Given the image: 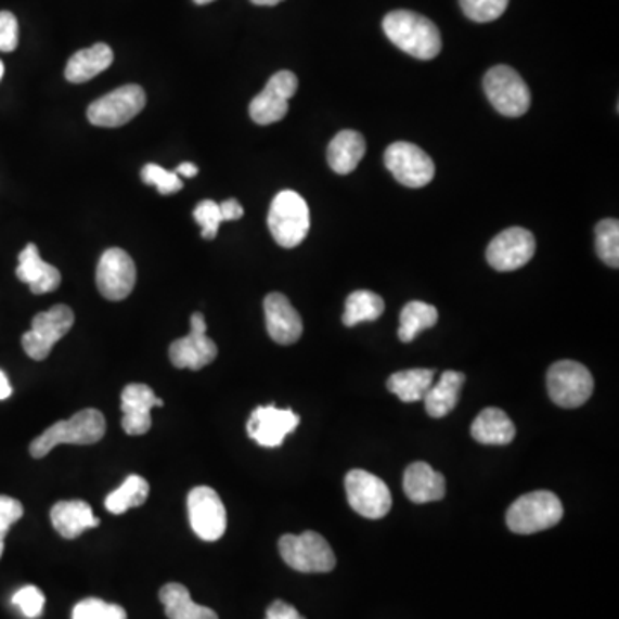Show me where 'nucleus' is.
Segmentation results:
<instances>
[{"mask_svg":"<svg viewBox=\"0 0 619 619\" xmlns=\"http://www.w3.org/2000/svg\"><path fill=\"white\" fill-rule=\"evenodd\" d=\"M176 175H183L184 178H193V176L198 175V167L192 163L179 164L178 169H176Z\"/></svg>","mask_w":619,"mask_h":619,"instance_id":"nucleus-42","label":"nucleus"},{"mask_svg":"<svg viewBox=\"0 0 619 619\" xmlns=\"http://www.w3.org/2000/svg\"><path fill=\"white\" fill-rule=\"evenodd\" d=\"M73 619H128L125 609L100 598H85L73 609Z\"/></svg>","mask_w":619,"mask_h":619,"instance_id":"nucleus-35","label":"nucleus"},{"mask_svg":"<svg viewBox=\"0 0 619 619\" xmlns=\"http://www.w3.org/2000/svg\"><path fill=\"white\" fill-rule=\"evenodd\" d=\"M137 284L133 258L121 248H108L96 266V287L111 301L128 298Z\"/></svg>","mask_w":619,"mask_h":619,"instance_id":"nucleus-13","label":"nucleus"},{"mask_svg":"<svg viewBox=\"0 0 619 619\" xmlns=\"http://www.w3.org/2000/svg\"><path fill=\"white\" fill-rule=\"evenodd\" d=\"M75 324V313L67 305H55L47 312L37 313L31 328L23 336V349L29 358L42 362L59 339H63Z\"/></svg>","mask_w":619,"mask_h":619,"instance_id":"nucleus-9","label":"nucleus"},{"mask_svg":"<svg viewBox=\"0 0 619 619\" xmlns=\"http://www.w3.org/2000/svg\"><path fill=\"white\" fill-rule=\"evenodd\" d=\"M299 416L293 410H279L274 404L255 408L246 424V433L263 448L283 446L287 434L295 433Z\"/></svg>","mask_w":619,"mask_h":619,"instance_id":"nucleus-17","label":"nucleus"},{"mask_svg":"<svg viewBox=\"0 0 619 619\" xmlns=\"http://www.w3.org/2000/svg\"><path fill=\"white\" fill-rule=\"evenodd\" d=\"M20 43V26L16 16L9 11H0V52H13Z\"/></svg>","mask_w":619,"mask_h":619,"instance_id":"nucleus-38","label":"nucleus"},{"mask_svg":"<svg viewBox=\"0 0 619 619\" xmlns=\"http://www.w3.org/2000/svg\"><path fill=\"white\" fill-rule=\"evenodd\" d=\"M266 619H305L304 616L296 611V607L284 601H274L271 606L267 607Z\"/></svg>","mask_w":619,"mask_h":619,"instance_id":"nucleus-40","label":"nucleus"},{"mask_svg":"<svg viewBox=\"0 0 619 619\" xmlns=\"http://www.w3.org/2000/svg\"><path fill=\"white\" fill-rule=\"evenodd\" d=\"M365 152V138L353 129H345L333 138V142L328 143V166L337 175H351L357 169L358 164L362 163Z\"/></svg>","mask_w":619,"mask_h":619,"instance_id":"nucleus-23","label":"nucleus"},{"mask_svg":"<svg viewBox=\"0 0 619 619\" xmlns=\"http://www.w3.org/2000/svg\"><path fill=\"white\" fill-rule=\"evenodd\" d=\"M595 249L606 266L619 267V222L604 219L595 225Z\"/></svg>","mask_w":619,"mask_h":619,"instance_id":"nucleus-32","label":"nucleus"},{"mask_svg":"<svg viewBox=\"0 0 619 619\" xmlns=\"http://www.w3.org/2000/svg\"><path fill=\"white\" fill-rule=\"evenodd\" d=\"M13 603L22 609L26 618L35 619L42 615L43 606H46V597L37 586H23L22 591L14 594Z\"/></svg>","mask_w":619,"mask_h":619,"instance_id":"nucleus-37","label":"nucleus"},{"mask_svg":"<svg viewBox=\"0 0 619 619\" xmlns=\"http://www.w3.org/2000/svg\"><path fill=\"white\" fill-rule=\"evenodd\" d=\"M23 516V504L9 495H0V539L4 541L11 525Z\"/></svg>","mask_w":619,"mask_h":619,"instance_id":"nucleus-39","label":"nucleus"},{"mask_svg":"<svg viewBox=\"0 0 619 619\" xmlns=\"http://www.w3.org/2000/svg\"><path fill=\"white\" fill-rule=\"evenodd\" d=\"M267 331L278 345H295L304 334V322L292 301L281 293H271L263 301Z\"/></svg>","mask_w":619,"mask_h":619,"instance_id":"nucleus-19","label":"nucleus"},{"mask_svg":"<svg viewBox=\"0 0 619 619\" xmlns=\"http://www.w3.org/2000/svg\"><path fill=\"white\" fill-rule=\"evenodd\" d=\"M384 164L396 181L407 188H424L436 176V164L421 146L408 142H396L387 146Z\"/></svg>","mask_w":619,"mask_h":619,"instance_id":"nucleus-11","label":"nucleus"},{"mask_svg":"<svg viewBox=\"0 0 619 619\" xmlns=\"http://www.w3.org/2000/svg\"><path fill=\"white\" fill-rule=\"evenodd\" d=\"M298 90V78L292 72H279L267 81L266 88L249 104V116L257 125L269 126L281 121L289 108V99Z\"/></svg>","mask_w":619,"mask_h":619,"instance_id":"nucleus-15","label":"nucleus"},{"mask_svg":"<svg viewBox=\"0 0 619 619\" xmlns=\"http://www.w3.org/2000/svg\"><path fill=\"white\" fill-rule=\"evenodd\" d=\"M4 63H2V61H0V79H2V76H4Z\"/></svg>","mask_w":619,"mask_h":619,"instance_id":"nucleus-46","label":"nucleus"},{"mask_svg":"<svg viewBox=\"0 0 619 619\" xmlns=\"http://www.w3.org/2000/svg\"><path fill=\"white\" fill-rule=\"evenodd\" d=\"M279 553L293 570L299 573H328L336 568V556L321 533L308 532L281 537Z\"/></svg>","mask_w":619,"mask_h":619,"instance_id":"nucleus-5","label":"nucleus"},{"mask_svg":"<svg viewBox=\"0 0 619 619\" xmlns=\"http://www.w3.org/2000/svg\"><path fill=\"white\" fill-rule=\"evenodd\" d=\"M145 104V90L140 85H126L95 100L88 107V121L99 128H119L142 113Z\"/></svg>","mask_w":619,"mask_h":619,"instance_id":"nucleus-8","label":"nucleus"},{"mask_svg":"<svg viewBox=\"0 0 619 619\" xmlns=\"http://www.w3.org/2000/svg\"><path fill=\"white\" fill-rule=\"evenodd\" d=\"M483 90L495 111L506 117L524 116L532 104L530 88L524 78L513 67L504 64H499L486 73Z\"/></svg>","mask_w":619,"mask_h":619,"instance_id":"nucleus-6","label":"nucleus"},{"mask_svg":"<svg viewBox=\"0 0 619 619\" xmlns=\"http://www.w3.org/2000/svg\"><path fill=\"white\" fill-rule=\"evenodd\" d=\"M547 392L557 407H582L594 392V377L582 363L562 360L549 369Z\"/></svg>","mask_w":619,"mask_h":619,"instance_id":"nucleus-7","label":"nucleus"},{"mask_svg":"<svg viewBox=\"0 0 619 619\" xmlns=\"http://www.w3.org/2000/svg\"><path fill=\"white\" fill-rule=\"evenodd\" d=\"M195 221L202 225V237L204 240H214L219 233V225L224 222L222 219L221 207L214 199H204L196 205L193 210Z\"/></svg>","mask_w":619,"mask_h":619,"instance_id":"nucleus-36","label":"nucleus"},{"mask_svg":"<svg viewBox=\"0 0 619 619\" xmlns=\"http://www.w3.org/2000/svg\"><path fill=\"white\" fill-rule=\"evenodd\" d=\"M384 308H386L384 299L377 293L366 292V289L351 293L346 299L343 324L346 327H354L362 322L377 321L378 317L383 315Z\"/></svg>","mask_w":619,"mask_h":619,"instance_id":"nucleus-30","label":"nucleus"},{"mask_svg":"<svg viewBox=\"0 0 619 619\" xmlns=\"http://www.w3.org/2000/svg\"><path fill=\"white\" fill-rule=\"evenodd\" d=\"M219 207H221L222 219H224V222L237 221V219H242L243 214H245L242 204L234 198L225 199V202L219 204Z\"/></svg>","mask_w":619,"mask_h":619,"instance_id":"nucleus-41","label":"nucleus"},{"mask_svg":"<svg viewBox=\"0 0 619 619\" xmlns=\"http://www.w3.org/2000/svg\"><path fill=\"white\" fill-rule=\"evenodd\" d=\"M150 486L140 475H129L117 491L105 499V507L114 515H122L131 507L142 506L149 498Z\"/></svg>","mask_w":619,"mask_h":619,"instance_id":"nucleus-31","label":"nucleus"},{"mask_svg":"<svg viewBox=\"0 0 619 619\" xmlns=\"http://www.w3.org/2000/svg\"><path fill=\"white\" fill-rule=\"evenodd\" d=\"M50 520L64 539H76L88 528L99 527L92 506L85 501H61L50 510Z\"/></svg>","mask_w":619,"mask_h":619,"instance_id":"nucleus-22","label":"nucleus"},{"mask_svg":"<svg viewBox=\"0 0 619 619\" xmlns=\"http://www.w3.org/2000/svg\"><path fill=\"white\" fill-rule=\"evenodd\" d=\"M169 358L176 369L202 371L217 358L216 343L207 336V324L202 313H193L188 336L176 339L169 348Z\"/></svg>","mask_w":619,"mask_h":619,"instance_id":"nucleus-16","label":"nucleus"},{"mask_svg":"<svg viewBox=\"0 0 619 619\" xmlns=\"http://www.w3.org/2000/svg\"><path fill=\"white\" fill-rule=\"evenodd\" d=\"M255 5H278L283 0H252Z\"/></svg>","mask_w":619,"mask_h":619,"instance_id":"nucleus-44","label":"nucleus"},{"mask_svg":"<svg viewBox=\"0 0 619 619\" xmlns=\"http://www.w3.org/2000/svg\"><path fill=\"white\" fill-rule=\"evenodd\" d=\"M188 516L193 532L205 542L219 541L228 528L224 503L212 487H195L188 494Z\"/></svg>","mask_w":619,"mask_h":619,"instance_id":"nucleus-12","label":"nucleus"},{"mask_svg":"<svg viewBox=\"0 0 619 619\" xmlns=\"http://www.w3.org/2000/svg\"><path fill=\"white\" fill-rule=\"evenodd\" d=\"M516 427L512 418L499 408H486L472 425V437L480 444L506 446L515 439Z\"/></svg>","mask_w":619,"mask_h":619,"instance_id":"nucleus-25","label":"nucleus"},{"mask_svg":"<svg viewBox=\"0 0 619 619\" xmlns=\"http://www.w3.org/2000/svg\"><path fill=\"white\" fill-rule=\"evenodd\" d=\"M403 489L413 503H434L444 498L446 478L428 463H412L404 472Z\"/></svg>","mask_w":619,"mask_h":619,"instance_id":"nucleus-21","label":"nucleus"},{"mask_svg":"<svg viewBox=\"0 0 619 619\" xmlns=\"http://www.w3.org/2000/svg\"><path fill=\"white\" fill-rule=\"evenodd\" d=\"M158 598L169 619H219L210 607L193 603L190 591L181 583H167L158 592Z\"/></svg>","mask_w":619,"mask_h":619,"instance_id":"nucleus-27","label":"nucleus"},{"mask_svg":"<svg viewBox=\"0 0 619 619\" xmlns=\"http://www.w3.org/2000/svg\"><path fill=\"white\" fill-rule=\"evenodd\" d=\"M114 63V52L107 43H95L90 49L78 50L67 61L66 76L72 83H87L90 79L104 73Z\"/></svg>","mask_w":619,"mask_h":619,"instance_id":"nucleus-24","label":"nucleus"},{"mask_svg":"<svg viewBox=\"0 0 619 619\" xmlns=\"http://www.w3.org/2000/svg\"><path fill=\"white\" fill-rule=\"evenodd\" d=\"M164 401L155 396L146 384H129L121 395L122 428L129 436H143L152 427V408L163 407Z\"/></svg>","mask_w":619,"mask_h":619,"instance_id":"nucleus-18","label":"nucleus"},{"mask_svg":"<svg viewBox=\"0 0 619 619\" xmlns=\"http://www.w3.org/2000/svg\"><path fill=\"white\" fill-rule=\"evenodd\" d=\"M345 487L349 506L363 518L378 520L391 510L392 495L389 487L371 472H349L346 475Z\"/></svg>","mask_w":619,"mask_h":619,"instance_id":"nucleus-10","label":"nucleus"},{"mask_svg":"<svg viewBox=\"0 0 619 619\" xmlns=\"http://www.w3.org/2000/svg\"><path fill=\"white\" fill-rule=\"evenodd\" d=\"M384 34L412 57L430 61L441 54V31L428 17L413 11H392L383 22Z\"/></svg>","mask_w":619,"mask_h":619,"instance_id":"nucleus-1","label":"nucleus"},{"mask_svg":"<svg viewBox=\"0 0 619 619\" xmlns=\"http://www.w3.org/2000/svg\"><path fill=\"white\" fill-rule=\"evenodd\" d=\"M463 384H465V375L462 372H444L425 395L424 403L428 415L433 418H442V416L453 412L457 399H460Z\"/></svg>","mask_w":619,"mask_h":619,"instance_id":"nucleus-26","label":"nucleus"},{"mask_svg":"<svg viewBox=\"0 0 619 619\" xmlns=\"http://www.w3.org/2000/svg\"><path fill=\"white\" fill-rule=\"evenodd\" d=\"M436 372L430 369H412L401 371L387 378V389L398 396L403 403L424 401L425 395L434 384Z\"/></svg>","mask_w":619,"mask_h":619,"instance_id":"nucleus-28","label":"nucleus"},{"mask_svg":"<svg viewBox=\"0 0 619 619\" xmlns=\"http://www.w3.org/2000/svg\"><path fill=\"white\" fill-rule=\"evenodd\" d=\"M563 518V504L556 494L536 491L521 495L510 506L506 524L518 536H532L556 527Z\"/></svg>","mask_w":619,"mask_h":619,"instance_id":"nucleus-4","label":"nucleus"},{"mask_svg":"<svg viewBox=\"0 0 619 619\" xmlns=\"http://www.w3.org/2000/svg\"><path fill=\"white\" fill-rule=\"evenodd\" d=\"M510 0H460L463 13L475 23H491L503 16Z\"/></svg>","mask_w":619,"mask_h":619,"instance_id":"nucleus-33","label":"nucleus"},{"mask_svg":"<svg viewBox=\"0 0 619 619\" xmlns=\"http://www.w3.org/2000/svg\"><path fill=\"white\" fill-rule=\"evenodd\" d=\"M13 395V387L9 384L8 375L0 371V399H8Z\"/></svg>","mask_w":619,"mask_h":619,"instance_id":"nucleus-43","label":"nucleus"},{"mask_svg":"<svg viewBox=\"0 0 619 619\" xmlns=\"http://www.w3.org/2000/svg\"><path fill=\"white\" fill-rule=\"evenodd\" d=\"M2 553H4V541L0 539V556H2Z\"/></svg>","mask_w":619,"mask_h":619,"instance_id":"nucleus-47","label":"nucleus"},{"mask_svg":"<svg viewBox=\"0 0 619 619\" xmlns=\"http://www.w3.org/2000/svg\"><path fill=\"white\" fill-rule=\"evenodd\" d=\"M536 254V237L524 228H510L487 246V262L498 272L518 271Z\"/></svg>","mask_w":619,"mask_h":619,"instance_id":"nucleus-14","label":"nucleus"},{"mask_svg":"<svg viewBox=\"0 0 619 619\" xmlns=\"http://www.w3.org/2000/svg\"><path fill=\"white\" fill-rule=\"evenodd\" d=\"M193 2H195L196 5H205L210 4V2H214V0H193Z\"/></svg>","mask_w":619,"mask_h":619,"instance_id":"nucleus-45","label":"nucleus"},{"mask_svg":"<svg viewBox=\"0 0 619 619\" xmlns=\"http://www.w3.org/2000/svg\"><path fill=\"white\" fill-rule=\"evenodd\" d=\"M439 319V312L433 305L424 301H410L399 315V341L412 343L418 334L434 327Z\"/></svg>","mask_w":619,"mask_h":619,"instance_id":"nucleus-29","label":"nucleus"},{"mask_svg":"<svg viewBox=\"0 0 619 619\" xmlns=\"http://www.w3.org/2000/svg\"><path fill=\"white\" fill-rule=\"evenodd\" d=\"M16 275L22 283L28 284L35 295H46L57 289L61 284V272L54 266L42 260L37 245L29 243L20 254V266Z\"/></svg>","mask_w":619,"mask_h":619,"instance_id":"nucleus-20","label":"nucleus"},{"mask_svg":"<svg viewBox=\"0 0 619 619\" xmlns=\"http://www.w3.org/2000/svg\"><path fill=\"white\" fill-rule=\"evenodd\" d=\"M267 224L279 246L296 248L301 245L310 231V208L304 196L293 190L279 192L272 199Z\"/></svg>","mask_w":619,"mask_h":619,"instance_id":"nucleus-3","label":"nucleus"},{"mask_svg":"<svg viewBox=\"0 0 619 619\" xmlns=\"http://www.w3.org/2000/svg\"><path fill=\"white\" fill-rule=\"evenodd\" d=\"M143 183L155 186L160 195H175L183 190V181L175 171H167L157 164H146L142 169Z\"/></svg>","mask_w":619,"mask_h":619,"instance_id":"nucleus-34","label":"nucleus"},{"mask_svg":"<svg viewBox=\"0 0 619 619\" xmlns=\"http://www.w3.org/2000/svg\"><path fill=\"white\" fill-rule=\"evenodd\" d=\"M105 436V418L99 410L88 408L76 413L69 421L57 422L38 436L29 453L34 457H46L47 454L61 444L87 446L95 444Z\"/></svg>","mask_w":619,"mask_h":619,"instance_id":"nucleus-2","label":"nucleus"}]
</instances>
